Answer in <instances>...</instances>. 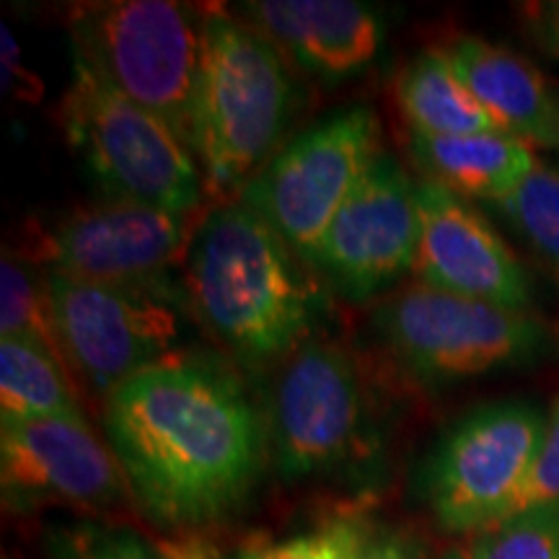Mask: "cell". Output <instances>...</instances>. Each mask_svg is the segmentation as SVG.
Returning <instances> with one entry per match:
<instances>
[{"label":"cell","mask_w":559,"mask_h":559,"mask_svg":"<svg viewBox=\"0 0 559 559\" xmlns=\"http://www.w3.org/2000/svg\"><path fill=\"white\" fill-rule=\"evenodd\" d=\"M104 436L151 521L210 523L247 498L262 472L264 428L223 362L174 353L104 400Z\"/></svg>","instance_id":"6da1fadb"},{"label":"cell","mask_w":559,"mask_h":559,"mask_svg":"<svg viewBox=\"0 0 559 559\" xmlns=\"http://www.w3.org/2000/svg\"><path fill=\"white\" fill-rule=\"evenodd\" d=\"M547 419L523 402L474 409L425 464L423 495L449 534L469 536L508 515L542 449Z\"/></svg>","instance_id":"52a82bcc"},{"label":"cell","mask_w":559,"mask_h":559,"mask_svg":"<svg viewBox=\"0 0 559 559\" xmlns=\"http://www.w3.org/2000/svg\"><path fill=\"white\" fill-rule=\"evenodd\" d=\"M290 243L243 202L207 210L194 226L185 285L223 345L264 362L298 349L319 317L321 296Z\"/></svg>","instance_id":"7a4b0ae2"},{"label":"cell","mask_w":559,"mask_h":559,"mask_svg":"<svg viewBox=\"0 0 559 559\" xmlns=\"http://www.w3.org/2000/svg\"><path fill=\"white\" fill-rule=\"evenodd\" d=\"M370 528L358 521H332L309 534L249 551L241 559H360Z\"/></svg>","instance_id":"cb8c5ba5"},{"label":"cell","mask_w":559,"mask_h":559,"mask_svg":"<svg viewBox=\"0 0 559 559\" xmlns=\"http://www.w3.org/2000/svg\"><path fill=\"white\" fill-rule=\"evenodd\" d=\"M81 386L39 347L0 340V423L83 415Z\"/></svg>","instance_id":"d6986e66"},{"label":"cell","mask_w":559,"mask_h":559,"mask_svg":"<svg viewBox=\"0 0 559 559\" xmlns=\"http://www.w3.org/2000/svg\"><path fill=\"white\" fill-rule=\"evenodd\" d=\"M192 234L190 215L109 194L73 207L41 230L34 262L86 283L177 298L171 275L185 267Z\"/></svg>","instance_id":"9c48e42d"},{"label":"cell","mask_w":559,"mask_h":559,"mask_svg":"<svg viewBox=\"0 0 559 559\" xmlns=\"http://www.w3.org/2000/svg\"><path fill=\"white\" fill-rule=\"evenodd\" d=\"M0 487L9 510L111 508L132 495L111 445L83 415L0 423Z\"/></svg>","instance_id":"7c38bea8"},{"label":"cell","mask_w":559,"mask_h":559,"mask_svg":"<svg viewBox=\"0 0 559 559\" xmlns=\"http://www.w3.org/2000/svg\"><path fill=\"white\" fill-rule=\"evenodd\" d=\"M66 353L81 386L102 400L177 353L185 319L177 298L45 272Z\"/></svg>","instance_id":"30bf717a"},{"label":"cell","mask_w":559,"mask_h":559,"mask_svg":"<svg viewBox=\"0 0 559 559\" xmlns=\"http://www.w3.org/2000/svg\"><path fill=\"white\" fill-rule=\"evenodd\" d=\"M389 347L425 381H456L531 360L544 330L528 311L415 283L376 313Z\"/></svg>","instance_id":"ba28073f"},{"label":"cell","mask_w":559,"mask_h":559,"mask_svg":"<svg viewBox=\"0 0 559 559\" xmlns=\"http://www.w3.org/2000/svg\"><path fill=\"white\" fill-rule=\"evenodd\" d=\"M539 32L551 52L559 58V3H547L539 11Z\"/></svg>","instance_id":"4316f807"},{"label":"cell","mask_w":559,"mask_h":559,"mask_svg":"<svg viewBox=\"0 0 559 559\" xmlns=\"http://www.w3.org/2000/svg\"><path fill=\"white\" fill-rule=\"evenodd\" d=\"M241 13L283 58L319 79L360 73L381 47L379 16L349 0H254Z\"/></svg>","instance_id":"9a60e30c"},{"label":"cell","mask_w":559,"mask_h":559,"mask_svg":"<svg viewBox=\"0 0 559 559\" xmlns=\"http://www.w3.org/2000/svg\"><path fill=\"white\" fill-rule=\"evenodd\" d=\"M288 104L283 52L247 21L205 11L194 156L210 190L243 187L267 164Z\"/></svg>","instance_id":"3957f363"},{"label":"cell","mask_w":559,"mask_h":559,"mask_svg":"<svg viewBox=\"0 0 559 559\" xmlns=\"http://www.w3.org/2000/svg\"><path fill=\"white\" fill-rule=\"evenodd\" d=\"M60 124L111 198L181 215L198 210L205 177L190 145L79 55H73V81L60 102Z\"/></svg>","instance_id":"5b68a950"},{"label":"cell","mask_w":559,"mask_h":559,"mask_svg":"<svg viewBox=\"0 0 559 559\" xmlns=\"http://www.w3.org/2000/svg\"><path fill=\"white\" fill-rule=\"evenodd\" d=\"M412 156L436 181L459 198L502 202L519 181L539 164L528 143L508 132L477 135H412Z\"/></svg>","instance_id":"e0dca14e"},{"label":"cell","mask_w":559,"mask_h":559,"mask_svg":"<svg viewBox=\"0 0 559 559\" xmlns=\"http://www.w3.org/2000/svg\"><path fill=\"white\" fill-rule=\"evenodd\" d=\"M47 559H213L202 542L158 539L99 521L55 523L45 534Z\"/></svg>","instance_id":"44dd1931"},{"label":"cell","mask_w":559,"mask_h":559,"mask_svg":"<svg viewBox=\"0 0 559 559\" xmlns=\"http://www.w3.org/2000/svg\"><path fill=\"white\" fill-rule=\"evenodd\" d=\"M0 340H19L39 347L55 362H60L81 386L79 373L62 345L58 319L45 288V275H37L34 262L21 260L9 249L3 251L0 262Z\"/></svg>","instance_id":"ffe728a7"},{"label":"cell","mask_w":559,"mask_h":559,"mask_svg":"<svg viewBox=\"0 0 559 559\" xmlns=\"http://www.w3.org/2000/svg\"><path fill=\"white\" fill-rule=\"evenodd\" d=\"M419 239L417 185L381 153L334 215L313 267L342 296L368 300L415 270Z\"/></svg>","instance_id":"8fae6325"},{"label":"cell","mask_w":559,"mask_h":559,"mask_svg":"<svg viewBox=\"0 0 559 559\" xmlns=\"http://www.w3.org/2000/svg\"><path fill=\"white\" fill-rule=\"evenodd\" d=\"M362 432V386L345 349L330 342L298 347L275 389V456L285 477L330 472Z\"/></svg>","instance_id":"4fadbf2b"},{"label":"cell","mask_w":559,"mask_h":559,"mask_svg":"<svg viewBox=\"0 0 559 559\" xmlns=\"http://www.w3.org/2000/svg\"><path fill=\"white\" fill-rule=\"evenodd\" d=\"M360 559H430V549L409 528H376L368 534Z\"/></svg>","instance_id":"484cf974"},{"label":"cell","mask_w":559,"mask_h":559,"mask_svg":"<svg viewBox=\"0 0 559 559\" xmlns=\"http://www.w3.org/2000/svg\"><path fill=\"white\" fill-rule=\"evenodd\" d=\"M419 239L415 275L430 288L528 311L531 280L500 234L459 194L423 179L417 185Z\"/></svg>","instance_id":"5bb4252c"},{"label":"cell","mask_w":559,"mask_h":559,"mask_svg":"<svg viewBox=\"0 0 559 559\" xmlns=\"http://www.w3.org/2000/svg\"><path fill=\"white\" fill-rule=\"evenodd\" d=\"M381 128L366 107H349L304 135L241 187V202L290 243L313 267L334 215L381 156Z\"/></svg>","instance_id":"8992f818"},{"label":"cell","mask_w":559,"mask_h":559,"mask_svg":"<svg viewBox=\"0 0 559 559\" xmlns=\"http://www.w3.org/2000/svg\"><path fill=\"white\" fill-rule=\"evenodd\" d=\"M73 52L194 153L205 11L171 0H115L73 11Z\"/></svg>","instance_id":"277c9868"},{"label":"cell","mask_w":559,"mask_h":559,"mask_svg":"<svg viewBox=\"0 0 559 559\" xmlns=\"http://www.w3.org/2000/svg\"><path fill=\"white\" fill-rule=\"evenodd\" d=\"M396 102L412 135L453 138L500 132L453 70L445 50L419 52L396 81Z\"/></svg>","instance_id":"ac0fdd59"},{"label":"cell","mask_w":559,"mask_h":559,"mask_svg":"<svg viewBox=\"0 0 559 559\" xmlns=\"http://www.w3.org/2000/svg\"><path fill=\"white\" fill-rule=\"evenodd\" d=\"M500 207L531 247L559 267V171L539 160Z\"/></svg>","instance_id":"603a6c76"},{"label":"cell","mask_w":559,"mask_h":559,"mask_svg":"<svg viewBox=\"0 0 559 559\" xmlns=\"http://www.w3.org/2000/svg\"><path fill=\"white\" fill-rule=\"evenodd\" d=\"M557 502H559V400L551 404L547 428H544L542 449L536 453L534 466H531L526 481H523L519 495H515L508 515H515L521 513V510H528L536 506H557Z\"/></svg>","instance_id":"d4e9b609"},{"label":"cell","mask_w":559,"mask_h":559,"mask_svg":"<svg viewBox=\"0 0 559 559\" xmlns=\"http://www.w3.org/2000/svg\"><path fill=\"white\" fill-rule=\"evenodd\" d=\"M445 55L500 132L531 148H559V102L539 68L479 37H459Z\"/></svg>","instance_id":"2e32d148"},{"label":"cell","mask_w":559,"mask_h":559,"mask_svg":"<svg viewBox=\"0 0 559 559\" xmlns=\"http://www.w3.org/2000/svg\"><path fill=\"white\" fill-rule=\"evenodd\" d=\"M443 559H559V502L521 510L469 534Z\"/></svg>","instance_id":"7402d4cb"}]
</instances>
